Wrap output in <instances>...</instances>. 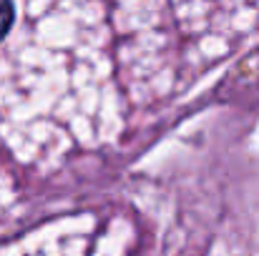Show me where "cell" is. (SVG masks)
<instances>
[{"label": "cell", "mask_w": 259, "mask_h": 256, "mask_svg": "<svg viewBox=\"0 0 259 256\" xmlns=\"http://www.w3.org/2000/svg\"><path fill=\"white\" fill-rule=\"evenodd\" d=\"M0 56V138L20 161L101 146L121 131L106 28L91 0H38Z\"/></svg>", "instance_id": "1"}, {"label": "cell", "mask_w": 259, "mask_h": 256, "mask_svg": "<svg viewBox=\"0 0 259 256\" xmlns=\"http://www.w3.org/2000/svg\"><path fill=\"white\" fill-rule=\"evenodd\" d=\"M68 244L71 239L58 236V239H28L15 246H8L0 256H68Z\"/></svg>", "instance_id": "3"}, {"label": "cell", "mask_w": 259, "mask_h": 256, "mask_svg": "<svg viewBox=\"0 0 259 256\" xmlns=\"http://www.w3.org/2000/svg\"><path fill=\"white\" fill-rule=\"evenodd\" d=\"M134 15H144L149 8L154 13L169 15L179 30L196 40L204 53L206 43H229L244 33L259 13V0H126Z\"/></svg>", "instance_id": "2"}, {"label": "cell", "mask_w": 259, "mask_h": 256, "mask_svg": "<svg viewBox=\"0 0 259 256\" xmlns=\"http://www.w3.org/2000/svg\"><path fill=\"white\" fill-rule=\"evenodd\" d=\"M13 5H10V0H0V40L5 38V33L10 30V25H13Z\"/></svg>", "instance_id": "4"}, {"label": "cell", "mask_w": 259, "mask_h": 256, "mask_svg": "<svg viewBox=\"0 0 259 256\" xmlns=\"http://www.w3.org/2000/svg\"><path fill=\"white\" fill-rule=\"evenodd\" d=\"M8 198H10V183H8L5 173L0 171V209L8 203Z\"/></svg>", "instance_id": "5"}]
</instances>
